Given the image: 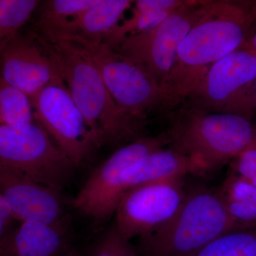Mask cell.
<instances>
[{"instance_id":"5bb4252c","label":"cell","mask_w":256,"mask_h":256,"mask_svg":"<svg viewBox=\"0 0 256 256\" xmlns=\"http://www.w3.org/2000/svg\"><path fill=\"white\" fill-rule=\"evenodd\" d=\"M70 215L54 224L26 222L0 239V256H62L72 250Z\"/></svg>"},{"instance_id":"7c38bea8","label":"cell","mask_w":256,"mask_h":256,"mask_svg":"<svg viewBox=\"0 0 256 256\" xmlns=\"http://www.w3.org/2000/svg\"><path fill=\"white\" fill-rule=\"evenodd\" d=\"M0 60L1 78L30 97L52 79L62 77L50 45L36 32L18 34L0 47Z\"/></svg>"},{"instance_id":"ffe728a7","label":"cell","mask_w":256,"mask_h":256,"mask_svg":"<svg viewBox=\"0 0 256 256\" xmlns=\"http://www.w3.org/2000/svg\"><path fill=\"white\" fill-rule=\"evenodd\" d=\"M188 256H256V228L228 232Z\"/></svg>"},{"instance_id":"4316f807","label":"cell","mask_w":256,"mask_h":256,"mask_svg":"<svg viewBox=\"0 0 256 256\" xmlns=\"http://www.w3.org/2000/svg\"><path fill=\"white\" fill-rule=\"evenodd\" d=\"M62 256H84V255L82 252L77 250L76 248H72V250H69L68 252Z\"/></svg>"},{"instance_id":"83f0119b","label":"cell","mask_w":256,"mask_h":256,"mask_svg":"<svg viewBox=\"0 0 256 256\" xmlns=\"http://www.w3.org/2000/svg\"><path fill=\"white\" fill-rule=\"evenodd\" d=\"M248 181H250V182L252 184L255 185L256 186V176L255 178H252V180H249Z\"/></svg>"},{"instance_id":"5b68a950","label":"cell","mask_w":256,"mask_h":256,"mask_svg":"<svg viewBox=\"0 0 256 256\" xmlns=\"http://www.w3.org/2000/svg\"><path fill=\"white\" fill-rule=\"evenodd\" d=\"M0 166L62 192L76 166L38 122L0 126Z\"/></svg>"},{"instance_id":"484cf974","label":"cell","mask_w":256,"mask_h":256,"mask_svg":"<svg viewBox=\"0 0 256 256\" xmlns=\"http://www.w3.org/2000/svg\"><path fill=\"white\" fill-rule=\"evenodd\" d=\"M242 46L246 47L256 53V20L252 24L246 40Z\"/></svg>"},{"instance_id":"603a6c76","label":"cell","mask_w":256,"mask_h":256,"mask_svg":"<svg viewBox=\"0 0 256 256\" xmlns=\"http://www.w3.org/2000/svg\"><path fill=\"white\" fill-rule=\"evenodd\" d=\"M230 172L252 180L256 176V142L244 150L230 162Z\"/></svg>"},{"instance_id":"8fae6325","label":"cell","mask_w":256,"mask_h":256,"mask_svg":"<svg viewBox=\"0 0 256 256\" xmlns=\"http://www.w3.org/2000/svg\"><path fill=\"white\" fill-rule=\"evenodd\" d=\"M183 180L146 184L124 192L114 214L121 233L130 240L144 238L172 220L188 194Z\"/></svg>"},{"instance_id":"cb8c5ba5","label":"cell","mask_w":256,"mask_h":256,"mask_svg":"<svg viewBox=\"0 0 256 256\" xmlns=\"http://www.w3.org/2000/svg\"><path fill=\"white\" fill-rule=\"evenodd\" d=\"M191 0H138L134 1L133 12L148 13L176 11L186 6Z\"/></svg>"},{"instance_id":"9c48e42d","label":"cell","mask_w":256,"mask_h":256,"mask_svg":"<svg viewBox=\"0 0 256 256\" xmlns=\"http://www.w3.org/2000/svg\"><path fill=\"white\" fill-rule=\"evenodd\" d=\"M30 98L36 122L76 168L92 158L98 146L62 76Z\"/></svg>"},{"instance_id":"e0dca14e","label":"cell","mask_w":256,"mask_h":256,"mask_svg":"<svg viewBox=\"0 0 256 256\" xmlns=\"http://www.w3.org/2000/svg\"><path fill=\"white\" fill-rule=\"evenodd\" d=\"M226 210L238 229L256 228V186L230 173L218 190Z\"/></svg>"},{"instance_id":"3957f363","label":"cell","mask_w":256,"mask_h":256,"mask_svg":"<svg viewBox=\"0 0 256 256\" xmlns=\"http://www.w3.org/2000/svg\"><path fill=\"white\" fill-rule=\"evenodd\" d=\"M164 131L168 146L198 163L205 172L230 162L256 142L252 120L235 116L208 112L181 104L168 114Z\"/></svg>"},{"instance_id":"ac0fdd59","label":"cell","mask_w":256,"mask_h":256,"mask_svg":"<svg viewBox=\"0 0 256 256\" xmlns=\"http://www.w3.org/2000/svg\"><path fill=\"white\" fill-rule=\"evenodd\" d=\"M99 0H50L41 3L35 20L36 32L45 35L58 31L72 18L78 16Z\"/></svg>"},{"instance_id":"44dd1931","label":"cell","mask_w":256,"mask_h":256,"mask_svg":"<svg viewBox=\"0 0 256 256\" xmlns=\"http://www.w3.org/2000/svg\"><path fill=\"white\" fill-rule=\"evenodd\" d=\"M42 2L38 0H0V47L20 33V28Z\"/></svg>"},{"instance_id":"52a82bcc","label":"cell","mask_w":256,"mask_h":256,"mask_svg":"<svg viewBox=\"0 0 256 256\" xmlns=\"http://www.w3.org/2000/svg\"><path fill=\"white\" fill-rule=\"evenodd\" d=\"M256 82V53L242 46L212 65L183 104L252 120Z\"/></svg>"},{"instance_id":"d4e9b609","label":"cell","mask_w":256,"mask_h":256,"mask_svg":"<svg viewBox=\"0 0 256 256\" xmlns=\"http://www.w3.org/2000/svg\"><path fill=\"white\" fill-rule=\"evenodd\" d=\"M20 223L6 198L0 194V239L11 233Z\"/></svg>"},{"instance_id":"8992f818","label":"cell","mask_w":256,"mask_h":256,"mask_svg":"<svg viewBox=\"0 0 256 256\" xmlns=\"http://www.w3.org/2000/svg\"><path fill=\"white\" fill-rule=\"evenodd\" d=\"M78 42L90 54L112 98L120 108L148 121L152 114H170L178 108L154 77L104 42Z\"/></svg>"},{"instance_id":"ba28073f","label":"cell","mask_w":256,"mask_h":256,"mask_svg":"<svg viewBox=\"0 0 256 256\" xmlns=\"http://www.w3.org/2000/svg\"><path fill=\"white\" fill-rule=\"evenodd\" d=\"M168 146L164 132L144 136L116 149L92 171L72 206L99 228L114 216L124 194L122 176L124 170L152 152Z\"/></svg>"},{"instance_id":"9a60e30c","label":"cell","mask_w":256,"mask_h":256,"mask_svg":"<svg viewBox=\"0 0 256 256\" xmlns=\"http://www.w3.org/2000/svg\"><path fill=\"white\" fill-rule=\"evenodd\" d=\"M204 172L205 170L191 158L166 146L152 152L124 170L122 190L124 193L146 184Z\"/></svg>"},{"instance_id":"277c9868","label":"cell","mask_w":256,"mask_h":256,"mask_svg":"<svg viewBox=\"0 0 256 256\" xmlns=\"http://www.w3.org/2000/svg\"><path fill=\"white\" fill-rule=\"evenodd\" d=\"M240 230L229 216L218 191L200 188L188 192L172 220L138 239L139 256H188L212 240Z\"/></svg>"},{"instance_id":"d6986e66","label":"cell","mask_w":256,"mask_h":256,"mask_svg":"<svg viewBox=\"0 0 256 256\" xmlns=\"http://www.w3.org/2000/svg\"><path fill=\"white\" fill-rule=\"evenodd\" d=\"M36 122L30 96L0 78V124L20 126Z\"/></svg>"},{"instance_id":"4fadbf2b","label":"cell","mask_w":256,"mask_h":256,"mask_svg":"<svg viewBox=\"0 0 256 256\" xmlns=\"http://www.w3.org/2000/svg\"><path fill=\"white\" fill-rule=\"evenodd\" d=\"M0 194L6 198L20 222L54 224L68 213L60 192L15 174L0 166Z\"/></svg>"},{"instance_id":"2e32d148","label":"cell","mask_w":256,"mask_h":256,"mask_svg":"<svg viewBox=\"0 0 256 256\" xmlns=\"http://www.w3.org/2000/svg\"><path fill=\"white\" fill-rule=\"evenodd\" d=\"M134 3L130 0H99L92 8L64 24L46 38L104 42L119 24L124 12Z\"/></svg>"},{"instance_id":"30bf717a","label":"cell","mask_w":256,"mask_h":256,"mask_svg":"<svg viewBox=\"0 0 256 256\" xmlns=\"http://www.w3.org/2000/svg\"><path fill=\"white\" fill-rule=\"evenodd\" d=\"M204 2V0H191L156 28L126 37L114 50L144 68L162 88L174 65L178 47Z\"/></svg>"},{"instance_id":"f1b7e54d","label":"cell","mask_w":256,"mask_h":256,"mask_svg":"<svg viewBox=\"0 0 256 256\" xmlns=\"http://www.w3.org/2000/svg\"><path fill=\"white\" fill-rule=\"evenodd\" d=\"M254 102H255V109L256 111V82L255 86V92H254Z\"/></svg>"},{"instance_id":"6da1fadb","label":"cell","mask_w":256,"mask_h":256,"mask_svg":"<svg viewBox=\"0 0 256 256\" xmlns=\"http://www.w3.org/2000/svg\"><path fill=\"white\" fill-rule=\"evenodd\" d=\"M256 20V1H205L162 86L178 107L212 65L244 44Z\"/></svg>"},{"instance_id":"7a4b0ae2","label":"cell","mask_w":256,"mask_h":256,"mask_svg":"<svg viewBox=\"0 0 256 256\" xmlns=\"http://www.w3.org/2000/svg\"><path fill=\"white\" fill-rule=\"evenodd\" d=\"M43 37L98 146L120 148L146 136L148 121L122 110L112 98L88 52L70 40Z\"/></svg>"},{"instance_id":"7402d4cb","label":"cell","mask_w":256,"mask_h":256,"mask_svg":"<svg viewBox=\"0 0 256 256\" xmlns=\"http://www.w3.org/2000/svg\"><path fill=\"white\" fill-rule=\"evenodd\" d=\"M90 256H139L136 247L121 233L116 224L101 236Z\"/></svg>"}]
</instances>
